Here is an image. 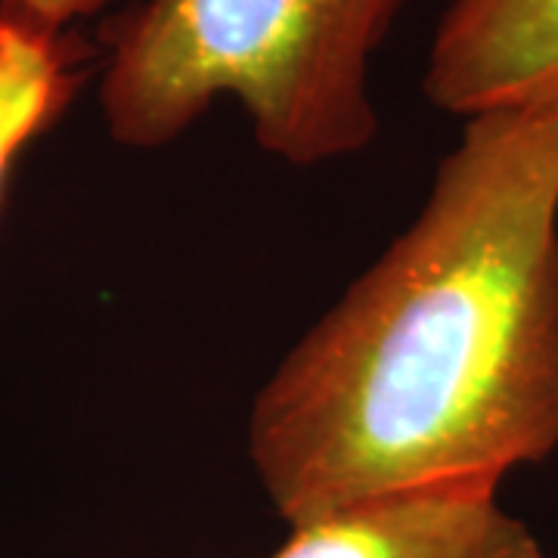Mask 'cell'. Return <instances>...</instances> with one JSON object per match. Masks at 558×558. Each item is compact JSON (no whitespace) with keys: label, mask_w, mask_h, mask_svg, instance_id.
<instances>
[{"label":"cell","mask_w":558,"mask_h":558,"mask_svg":"<svg viewBox=\"0 0 558 558\" xmlns=\"http://www.w3.org/2000/svg\"><path fill=\"white\" fill-rule=\"evenodd\" d=\"M558 450V102L462 121L416 220L301 336L248 416L289 527L499 490Z\"/></svg>","instance_id":"1"},{"label":"cell","mask_w":558,"mask_h":558,"mask_svg":"<svg viewBox=\"0 0 558 558\" xmlns=\"http://www.w3.org/2000/svg\"><path fill=\"white\" fill-rule=\"evenodd\" d=\"M410 0H143L102 25L109 137L159 149L223 97L264 153L311 168L379 134L369 62Z\"/></svg>","instance_id":"2"},{"label":"cell","mask_w":558,"mask_h":558,"mask_svg":"<svg viewBox=\"0 0 558 558\" xmlns=\"http://www.w3.org/2000/svg\"><path fill=\"white\" fill-rule=\"evenodd\" d=\"M422 90L457 119L558 102V0H444Z\"/></svg>","instance_id":"3"},{"label":"cell","mask_w":558,"mask_h":558,"mask_svg":"<svg viewBox=\"0 0 558 558\" xmlns=\"http://www.w3.org/2000/svg\"><path fill=\"white\" fill-rule=\"evenodd\" d=\"M270 558H546L497 490H450L341 509L289 527Z\"/></svg>","instance_id":"4"},{"label":"cell","mask_w":558,"mask_h":558,"mask_svg":"<svg viewBox=\"0 0 558 558\" xmlns=\"http://www.w3.org/2000/svg\"><path fill=\"white\" fill-rule=\"evenodd\" d=\"M81 84L62 32L0 16V186L22 149L65 112Z\"/></svg>","instance_id":"5"},{"label":"cell","mask_w":558,"mask_h":558,"mask_svg":"<svg viewBox=\"0 0 558 558\" xmlns=\"http://www.w3.org/2000/svg\"><path fill=\"white\" fill-rule=\"evenodd\" d=\"M109 0H0V16L28 22L47 32H62L75 20L100 13Z\"/></svg>","instance_id":"6"}]
</instances>
